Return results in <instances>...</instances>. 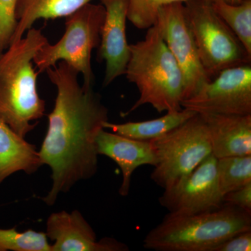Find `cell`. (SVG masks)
I'll return each mask as SVG.
<instances>
[{
	"label": "cell",
	"instance_id": "cell-9",
	"mask_svg": "<svg viewBox=\"0 0 251 251\" xmlns=\"http://www.w3.org/2000/svg\"><path fill=\"white\" fill-rule=\"evenodd\" d=\"M156 25L184 75L183 100L191 98L211 79L206 74L200 59L184 3L175 2L162 7Z\"/></svg>",
	"mask_w": 251,
	"mask_h": 251
},
{
	"label": "cell",
	"instance_id": "cell-7",
	"mask_svg": "<svg viewBox=\"0 0 251 251\" xmlns=\"http://www.w3.org/2000/svg\"><path fill=\"white\" fill-rule=\"evenodd\" d=\"M200 59L211 79L229 68L251 64V54L220 17L210 0L184 3Z\"/></svg>",
	"mask_w": 251,
	"mask_h": 251
},
{
	"label": "cell",
	"instance_id": "cell-11",
	"mask_svg": "<svg viewBox=\"0 0 251 251\" xmlns=\"http://www.w3.org/2000/svg\"><path fill=\"white\" fill-rule=\"evenodd\" d=\"M105 9L97 58L105 62L104 87L125 75L130 57L126 38L128 0H100Z\"/></svg>",
	"mask_w": 251,
	"mask_h": 251
},
{
	"label": "cell",
	"instance_id": "cell-6",
	"mask_svg": "<svg viewBox=\"0 0 251 251\" xmlns=\"http://www.w3.org/2000/svg\"><path fill=\"white\" fill-rule=\"evenodd\" d=\"M150 141L156 158L151 178L163 189L187 176L212 154L209 131L201 114Z\"/></svg>",
	"mask_w": 251,
	"mask_h": 251
},
{
	"label": "cell",
	"instance_id": "cell-19",
	"mask_svg": "<svg viewBox=\"0 0 251 251\" xmlns=\"http://www.w3.org/2000/svg\"><path fill=\"white\" fill-rule=\"evenodd\" d=\"M218 181L223 196L251 183V155L217 158Z\"/></svg>",
	"mask_w": 251,
	"mask_h": 251
},
{
	"label": "cell",
	"instance_id": "cell-10",
	"mask_svg": "<svg viewBox=\"0 0 251 251\" xmlns=\"http://www.w3.org/2000/svg\"><path fill=\"white\" fill-rule=\"evenodd\" d=\"M158 202L168 213L193 215L219 209L224 205L217 175V158L208 156L186 177L164 189Z\"/></svg>",
	"mask_w": 251,
	"mask_h": 251
},
{
	"label": "cell",
	"instance_id": "cell-3",
	"mask_svg": "<svg viewBox=\"0 0 251 251\" xmlns=\"http://www.w3.org/2000/svg\"><path fill=\"white\" fill-rule=\"evenodd\" d=\"M125 75L140 93L125 115L148 104L159 113L183 108L184 75L156 24L147 29L143 40L130 44Z\"/></svg>",
	"mask_w": 251,
	"mask_h": 251
},
{
	"label": "cell",
	"instance_id": "cell-2",
	"mask_svg": "<svg viewBox=\"0 0 251 251\" xmlns=\"http://www.w3.org/2000/svg\"><path fill=\"white\" fill-rule=\"evenodd\" d=\"M48 42L41 29L31 27L0 54V120L22 138L45 114V100L38 93L39 73L33 64Z\"/></svg>",
	"mask_w": 251,
	"mask_h": 251
},
{
	"label": "cell",
	"instance_id": "cell-4",
	"mask_svg": "<svg viewBox=\"0 0 251 251\" xmlns=\"http://www.w3.org/2000/svg\"><path fill=\"white\" fill-rule=\"evenodd\" d=\"M251 230V213L224 204L193 215L168 213L148 232L143 247L156 251H213L228 238Z\"/></svg>",
	"mask_w": 251,
	"mask_h": 251
},
{
	"label": "cell",
	"instance_id": "cell-5",
	"mask_svg": "<svg viewBox=\"0 0 251 251\" xmlns=\"http://www.w3.org/2000/svg\"><path fill=\"white\" fill-rule=\"evenodd\" d=\"M104 18L103 5L91 2L67 16L62 37L56 44L46 43L34 57L39 74L64 62L82 75L84 85H93L92 54L100 45Z\"/></svg>",
	"mask_w": 251,
	"mask_h": 251
},
{
	"label": "cell",
	"instance_id": "cell-17",
	"mask_svg": "<svg viewBox=\"0 0 251 251\" xmlns=\"http://www.w3.org/2000/svg\"><path fill=\"white\" fill-rule=\"evenodd\" d=\"M196 114L188 109L182 108L179 111L166 112L163 116L147 121L124 124L105 122L103 128L132 139L150 141L182 125Z\"/></svg>",
	"mask_w": 251,
	"mask_h": 251
},
{
	"label": "cell",
	"instance_id": "cell-12",
	"mask_svg": "<svg viewBox=\"0 0 251 251\" xmlns=\"http://www.w3.org/2000/svg\"><path fill=\"white\" fill-rule=\"evenodd\" d=\"M46 236L54 243L51 251H126L128 247L112 237L97 241L92 226L78 210L52 213L46 222Z\"/></svg>",
	"mask_w": 251,
	"mask_h": 251
},
{
	"label": "cell",
	"instance_id": "cell-26",
	"mask_svg": "<svg viewBox=\"0 0 251 251\" xmlns=\"http://www.w3.org/2000/svg\"><path fill=\"white\" fill-rule=\"evenodd\" d=\"M1 53H2V52H1ZM1 53H0V54H1Z\"/></svg>",
	"mask_w": 251,
	"mask_h": 251
},
{
	"label": "cell",
	"instance_id": "cell-20",
	"mask_svg": "<svg viewBox=\"0 0 251 251\" xmlns=\"http://www.w3.org/2000/svg\"><path fill=\"white\" fill-rule=\"evenodd\" d=\"M51 251L46 232L0 228V251Z\"/></svg>",
	"mask_w": 251,
	"mask_h": 251
},
{
	"label": "cell",
	"instance_id": "cell-13",
	"mask_svg": "<svg viewBox=\"0 0 251 251\" xmlns=\"http://www.w3.org/2000/svg\"><path fill=\"white\" fill-rule=\"evenodd\" d=\"M99 155L108 157L118 165L122 173V183L119 190L122 196H128L131 177L135 169L142 166H154L156 156L150 141L127 138L103 128L97 138Z\"/></svg>",
	"mask_w": 251,
	"mask_h": 251
},
{
	"label": "cell",
	"instance_id": "cell-15",
	"mask_svg": "<svg viewBox=\"0 0 251 251\" xmlns=\"http://www.w3.org/2000/svg\"><path fill=\"white\" fill-rule=\"evenodd\" d=\"M41 166L36 147L0 120V184L14 173L32 174Z\"/></svg>",
	"mask_w": 251,
	"mask_h": 251
},
{
	"label": "cell",
	"instance_id": "cell-23",
	"mask_svg": "<svg viewBox=\"0 0 251 251\" xmlns=\"http://www.w3.org/2000/svg\"><path fill=\"white\" fill-rule=\"evenodd\" d=\"M251 230L240 232L216 246L213 251H251Z\"/></svg>",
	"mask_w": 251,
	"mask_h": 251
},
{
	"label": "cell",
	"instance_id": "cell-25",
	"mask_svg": "<svg viewBox=\"0 0 251 251\" xmlns=\"http://www.w3.org/2000/svg\"><path fill=\"white\" fill-rule=\"evenodd\" d=\"M211 1H222L229 4H238L242 1V0H210Z\"/></svg>",
	"mask_w": 251,
	"mask_h": 251
},
{
	"label": "cell",
	"instance_id": "cell-14",
	"mask_svg": "<svg viewBox=\"0 0 251 251\" xmlns=\"http://www.w3.org/2000/svg\"><path fill=\"white\" fill-rule=\"evenodd\" d=\"M201 115L206 122L212 154L216 158L251 155V115Z\"/></svg>",
	"mask_w": 251,
	"mask_h": 251
},
{
	"label": "cell",
	"instance_id": "cell-22",
	"mask_svg": "<svg viewBox=\"0 0 251 251\" xmlns=\"http://www.w3.org/2000/svg\"><path fill=\"white\" fill-rule=\"evenodd\" d=\"M18 0H0V53L9 48L17 27Z\"/></svg>",
	"mask_w": 251,
	"mask_h": 251
},
{
	"label": "cell",
	"instance_id": "cell-24",
	"mask_svg": "<svg viewBox=\"0 0 251 251\" xmlns=\"http://www.w3.org/2000/svg\"><path fill=\"white\" fill-rule=\"evenodd\" d=\"M224 203L251 213V183L225 195Z\"/></svg>",
	"mask_w": 251,
	"mask_h": 251
},
{
	"label": "cell",
	"instance_id": "cell-16",
	"mask_svg": "<svg viewBox=\"0 0 251 251\" xmlns=\"http://www.w3.org/2000/svg\"><path fill=\"white\" fill-rule=\"evenodd\" d=\"M92 0H18L17 27L12 43L21 39L39 20L67 17ZM10 44V45H11Z\"/></svg>",
	"mask_w": 251,
	"mask_h": 251
},
{
	"label": "cell",
	"instance_id": "cell-21",
	"mask_svg": "<svg viewBox=\"0 0 251 251\" xmlns=\"http://www.w3.org/2000/svg\"><path fill=\"white\" fill-rule=\"evenodd\" d=\"M188 0H128L127 19L135 27L148 29L156 24L162 7L175 2L184 3Z\"/></svg>",
	"mask_w": 251,
	"mask_h": 251
},
{
	"label": "cell",
	"instance_id": "cell-1",
	"mask_svg": "<svg viewBox=\"0 0 251 251\" xmlns=\"http://www.w3.org/2000/svg\"><path fill=\"white\" fill-rule=\"evenodd\" d=\"M57 97L39 151L41 164L52 171L50 191L42 200L54 205L59 194L98 171L97 138L108 121V110L93 85H80L79 73L64 62L46 71Z\"/></svg>",
	"mask_w": 251,
	"mask_h": 251
},
{
	"label": "cell",
	"instance_id": "cell-8",
	"mask_svg": "<svg viewBox=\"0 0 251 251\" xmlns=\"http://www.w3.org/2000/svg\"><path fill=\"white\" fill-rule=\"evenodd\" d=\"M181 106L199 114L251 115V64L220 72Z\"/></svg>",
	"mask_w": 251,
	"mask_h": 251
},
{
	"label": "cell",
	"instance_id": "cell-18",
	"mask_svg": "<svg viewBox=\"0 0 251 251\" xmlns=\"http://www.w3.org/2000/svg\"><path fill=\"white\" fill-rule=\"evenodd\" d=\"M211 2L216 12L251 54V0H242L238 4Z\"/></svg>",
	"mask_w": 251,
	"mask_h": 251
}]
</instances>
